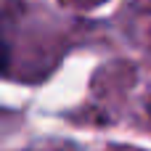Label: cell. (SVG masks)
<instances>
[{
  "mask_svg": "<svg viewBox=\"0 0 151 151\" xmlns=\"http://www.w3.org/2000/svg\"><path fill=\"white\" fill-rule=\"evenodd\" d=\"M5 66H8V45L0 40V74L5 72Z\"/></svg>",
  "mask_w": 151,
  "mask_h": 151,
  "instance_id": "cell-1",
  "label": "cell"
}]
</instances>
